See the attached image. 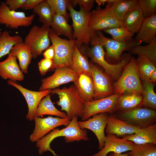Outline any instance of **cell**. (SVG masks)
<instances>
[{
	"label": "cell",
	"instance_id": "8",
	"mask_svg": "<svg viewBox=\"0 0 156 156\" xmlns=\"http://www.w3.org/2000/svg\"><path fill=\"white\" fill-rule=\"evenodd\" d=\"M97 36L92 38L91 45L98 43L101 45L106 50L107 57L110 60L118 61L125 51L131 50L138 45L134 39L127 42L118 41L105 37L100 31H96Z\"/></svg>",
	"mask_w": 156,
	"mask_h": 156
},
{
	"label": "cell",
	"instance_id": "19",
	"mask_svg": "<svg viewBox=\"0 0 156 156\" xmlns=\"http://www.w3.org/2000/svg\"><path fill=\"white\" fill-rule=\"evenodd\" d=\"M141 129L119 119L114 114L107 115L105 130L107 134H112L118 137H122L137 133Z\"/></svg>",
	"mask_w": 156,
	"mask_h": 156
},
{
	"label": "cell",
	"instance_id": "43",
	"mask_svg": "<svg viewBox=\"0 0 156 156\" xmlns=\"http://www.w3.org/2000/svg\"><path fill=\"white\" fill-rule=\"evenodd\" d=\"M43 0H26L22 9L24 10H30L33 8Z\"/></svg>",
	"mask_w": 156,
	"mask_h": 156
},
{
	"label": "cell",
	"instance_id": "13",
	"mask_svg": "<svg viewBox=\"0 0 156 156\" xmlns=\"http://www.w3.org/2000/svg\"><path fill=\"white\" fill-rule=\"evenodd\" d=\"M34 119L35 128L29 137V140L32 142L37 141L57 127L61 125L67 126L71 121L67 117L61 118L51 116L45 118L34 116Z\"/></svg>",
	"mask_w": 156,
	"mask_h": 156
},
{
	"label": "cell",
	"instance_id": "26",
	"mask_svg": "<svg viewBox=\"0 0 156 156\" xmlns=\"http://www.w3.org/2000/svg\"><path fill=\"white\" fill-rule=\"evenodd\" d=\"M69 68L79 74L92 77L90 62L81 53L75 44L73 51L72 61Z\"/></svg>",
	"mask_w": 156,
	"mask_h": 156
},
{
	"label": "cell",
	"instance_id": "34",
	"mask_svg": "<svg viewBox=\"0 0 156 156\" xmlns=\"http://www.w3.org/2000/svg\"><path fill=\"white\" fill-rule=\"evenodd\" d=\"M131 53L138 56H143L148 58L156 63V37L146 45H137L131 50Z\"/></svg>",
	"mask_w": 156,
	"mask_h": 156
},
{
	"label": "cell",
	"instance_id": "17",
	"mask_svg": "<svg viewBox=\"0 0 156 156\" xmlns=\"http://www.w3.org/2000/svg\"><path fill=\"white\" fill-rule=\"evenodd\" d=\"M8 83L16 88L23 96L27 102L28 108L26 118L29 121L33 120L38 104L44 97L50 93V90L34 91L26 89L15 81L10 80L8 81Z\"/></svg>",
	"mask_w": 156,
	"mask_h": 156
},
{
	"label": "cell",
	"instance_id": "39",
	"mask_svg": "<svg viewBox=\"0 0 156 156\" xmlns=\"http://www.w3.org/2000/svg\"><path fill=\"white\" fill-rule=\"evenodd\" d=\"M138 5L144 18L150 17L156 14V0H139Z\"/></svg>",
	"mask_w": 156,
	"mask_h": 156
},
{
	"label": "cell",
	"instance_id": "35",
	"mask_svg": "<svg viewBox=\"0 0 156 156\" xmlns=\"http://www.w3.org/2000/svg\"><path fill=\"white\" fill-rule=\"evenodd\" d=\"M142 105L154 110L156 109V94L154 85L149 81H143Z\"/></svg>",
	"mask_w": 156,
	"mask_h": 156
},
{
	"label": "cell",
	"instance_id": "15",
	"mask_svg": "<svg viewBox=\"0 0 156 156\" xmlns=\"http://www.w3.org/2000/svg\"><path fill=\"white\" fill-rule=\"evenodd\" d=\"M90 64L94 88V100L101 99L112 95L113 89L109 77L96 65L90 62Z\"/></svg>",
	"mask_w": 156,
	"mask_h": 156
},
{
	"label": "cell",
	"instance_id": "37",
	"mask_svg": "<svg viewBox=\"0 0 156 156\" xmlns=\"http://www.w3.org/2000/svg\"><path fill=\"white\" fill-rule=\"evenodd\" d=\"M128 156H156V144H135Z\"/></svg>",
	"mask_w": 156,
	"mask_h": 156
},
{
	"label": "cell",
	"instance_id": "5",
	"mask_svg": "<svg viewBox=\"0 0 156 156\" xmlns=\"http://www.w3.org/2000/svg\"><path fill=\"white\" fill-rule=\"evenodd\" d=\"M49 35L55 51L51 69L63 67H69L72 63L75 40L62 39L55 35L51 29Z\"/></svg>",
	"mask_w": 156,
	"mask_h": 156
},
{
	"label": "cell",
	"instance_id": "1",
	"mask_svg": "<svg viewBox=\"0 0 156 156\" xmlns=\"http://www.w3.org/2000/svg\"><path fill=\"white\" fill-rule=\"evenodd\" d=\"M78 116H74L69 124L65 128L61 129H54L48 134L36 142V146L38 148V153L42 155L44 152L48 151L54 156H59L51 148L50 144L56 138L60 136L64 137L67 143L79 141L81 140L88 141L86 130L80 129L78 124Z\"/></svg>",
	"mask_w": 156,
	"mask_h": 156
},
{
	"label": "cell",
	"instance_id": "3",
	"mask_svg": "<svg viewBox=\"0 0 156 156\" xmlns=\"http://www.w3.org/2000/svg\"><path fill=\"white\" fill-rule=\"evenodd\" d=\"M50 93L58 95L59 99L57 102L61 110L65 111L67 117L71 120L75 116L82 117L84 108V102L79 96L75 86L62 89L56 88L50 90Z\"/></svg>",
	"mask_w": 156,
	"mask_h": 156
},
{
	"label": "cell",
	"instance_id": "27",
	"mask_svg": "<svg viewBox=\"0 0 156 156\" xmlns=\"http://www.w3.org/2000/svg\"><path fill=\"white\" fill-rule=\"evenodd\" d=\"M142 95L135 93L121 94L117 100L115 112L129 110L142 105Z\"/></svg>",
	"mask_w": 156,
	"mask_h": 156
},
{
	"label": "cell",
	"instance_id": "11",
	"mask_svg": "<svg viewBox=\"0 0 156 156\" xmlns=\"http://www.w3.org/2000/svg\"><path fill=\"white\" fill-rule=\"evenodd\" d=\"M35 14L26 16L22 12L10 10L5 2L0 4V24L12 29L28 27L32 23Z\"/></svg>",
	"mask_w": 156,
	"mask_h": 156
},
{
	"label": "cell",
	"instance_id": "46",
	"mask_svg": "<svg viewBox=\"0 0 156 156\" xmlns=\"http://www.w3.org/2000/svg\"><path fill=\"white\" fill-rule=\"evenodd\" d=\"M129 153H117L111 152L107 156H128Z\"/></svg>",
	"mask_w": 156,
	"mask_h": 156
},
{
	"label": "cell",
	"instance_id": "30",
	"mask_svg": "<svg viewBox=\"0 0 156 156\" xmlns=\"http://www.w3.org/2000/svg\"><path fill=\"white\" fill-rule=\"evenodd\" d=\"M33 12L39 16L38 20L43 24L42 27L49 28L53 14L47 0H43L38 4L33 9Z\"/></svg>",
	"mask_w": 156,
	"mask_h": 156
},
{
	"label": "cell",
	"instance_id": "7",
	"mask_svg": "<svg viewBox=\"0 0 156 156\" xmlns=\"http://www.w3.org/2000/svg\"><path fill=\"white\" fill-rule=\"evenodd\" d=\"M109 0L107 4L103 9L98 6L90 12L89 25L95 31L123 25L122 22L114 15L112 10V4L114 1Z\"/></svg>",
	"mask_w": 156,
	"mask_h": 156
},
{
	"label": "cell",
	"instance_id": "41",
	"mask_svg": "<svg viewBox=\"0 0 156 156\" xmlns=\"http://www.w3.org/2000/svg\"><path fill=\"white\" fill-rule=\"evenodd\" d=\"M53 64V60L44 58L38 63V66L40 74L44 75L51 69Z\"/></svg>",
	"mask_w": 156,
	"mask_h": 156
},
{
	"label": "cell",
	"instance_id": "38",
	"mask_svg": "<svg viewBox=\"0 0 156 156\" xmlns=\"http://www.w3.org/2000/svg\"><path fill=\"white\" fill-rule=\"evenodd\" d=\"M52 9L53 15L59 14L63 16L68 21L70 17L67 11L69 0H47Z\"/></svg>",
	"mask_w": 156,
	"mask_h": 156
},
{
	"label": "cell",
	"instance_id": "44",
	"mask_svg": "<svg viewBox=\"0 0 156 156\" xmlns=\"http://www.w3.org/2000/svg\"><path fill=\"white\" fill-rule=\"evenodd\" d=\"M55 55V51L53 46L50 45L42 53L44 58L53 60Z\"/></svg>",
	"mask_w": 156,
	"mask_h": 156
},
{
	"label": "cell",
	"instance_id": "25",
	"mask_svg": "<svg viewBox=\"0 0 156 156\" xmlns=\"http://www.w3.org/2000/svg\"><path fill=\"white\" fill-rule=\"evenodd\" d=\"M144 18L137 4L125 15L122 21L123 25L134 34L138 31Z\"/></svg>",
	"mask_w": 156,
	"mask_h": 156
},
{
	"label": "cell",
	"instance_id": "42",
	"mask_svg": "<svg viewBox=\"0 0 156 156\" xmlns=\"http://www.w3.org/2000/svg\"><path fill=\"white\" fill-rule=\"evenodd\" d=\"M26 0H6L5 3L11 10L16 11L22 8Z\"/></svg>",
	"mask_w": 156,
	"mask_h": 156
},
{
	"label": "cell",
	"instance_id": "48",
	"mask_svg": "<svg viewBox=\"0 0 156 156\" xmlns=\"http://www.w3.org/2000/svg\"><path fill=\"white\" fill-rule=\"evenodd\" d=\"M2 33V32H1V31H0V36L1 35Z\"/></svg>",
	"mask_w": 156,
	"mask_h": 156
},
{
	"label": "cell",
	"instance_id": "10",
	"mask_svg": "<svg viewBox=\"0 0 156 156\" xmlns=\"http://www.w3.org/2000/svg\"><path fill=\"white\" fill-rule=\"evenodd\" d=\"M50 29L35 25L25 37L24 43L31 49L33 58H36L50 46L49 35Z\"/></svg>",
	"mask_w": 156,
	"mask_h": 156
},
{
	"label": "cell",
	"instance_id": "20",
	"mask_svg": "<svg viewBox=\"0 0 156 156\" xmlns=\"http://www.w3.org/2000/svg\"><path fill=\"white\" fill-rule=\"evenodd\" d=\"M16 57L8 54L4 60L0 62V76L5 79L16 81H22L24 79L23 73L16 61Z\"/></svg>",
	"mask_w": 156,
	"mask_h": 156
},
{
	"label": "cell",
	"instance_id": "23",
	"mask_svg": "<svg viewBox=\"0 0 156 156\" xmlns=\"http://www.w3.org/2000/svg\"><path fill=\"white\" fill-rule=\"evenodd\" d=\"M8 54L16 57L19 61V66L22 72L28 73V68L31 63L33 55L30 48L23 42L14 45Z\"/></svg>",
	"mask_w": 156,
	"mask_h": 156
},
{
	"label": "cell",
	"instance_id": "12",
	"mask_svg": "<svg viewBox=\"0 0 156 156\" xmlns=\"http://www.w3.org/2000/svg\"><path fill=\"white\" fill-rule=\"evenodd\" d=\"M121 94L115 93L91 102H84L82 120H86L91 116L101 113L114 112L117 100Z\"/></svg>",
	"mask_w": 156,
	"mask_h": 156
},
{
	"label": "cell",
	"instance_id": "31",
	"mask_svg": "<svg viewBox=\"0 0 156 156\" xmlns=\"http://www.w3.org/2000/svg\"><path fill=\"white\" fill-rule=\"evenodd\" d=\"M22 42H23V40L20 36H11L7 31L2 32L0 36V59L8 55L14 45Z\"/></svg>",
	"mask_w": 156,
	"mask_h": 156
},
{
	"label": "cell",
	"instance_id": "45",
	"mask_svg": "<svg viewBox=\"0 0 156 156\" xmlns=\"http://www.w3.org/2000/svg\"><path fill=\"white\" fill-rule=\"evenodd\" d=\"M148 81L153 83L155 82L156 81V70H154L152 73Z\"/></svg>",
	"mask_w": 156,
	"mask_h": 156
},
{
	"label": "cell",
	"instance_id": "2",
	"mask_svg": "<svg viewBox=\"0 0 156 156\" xmlns=\"http://www.w3.org/2000/svg\"><path fill=\"white\" fill-rule=\"evenodd\" d=\"M67 8L72 20L73 38L76 40V45L79 49L83 44L88 47L91 39L97 35L96 32L89 27L90 12L86 11L81 8L79 11L75 10L69 0Z\"/></svg>",
	"mask_w": 156,
	"mask_h": 156
},
{
	"label": "cell",
	"instance_id": "21",
	"mask_svg": "<svg viewBox=\"0 0 156 156\" xmlns=\"http://www.w3.org/2000/svg\"><path fill=\"white\" fill-rule=\"evenodd\" d=\"M134 39L138 45L148 44L156 37V14L144 18Z\"/></svg>",
	"mask_w": 156,
	"mask_h": 156
},
{
	"label": "cell",
	"instance_id": "32",
	"mask_svg": "<svg viewBox=\"0 0 156 156\" xmlns=\"http://www.w3.org/2000/svg\"><path fill=\"white\" fill-rule=\"evenodd\" d=\"M136 62L140 79L143 81H148L152 73L156 70V64L148 58L143 56H138Z\"/></svg>",
	"mask_w": 156,
	"mask_h": 156
},
{
	"label": "cell",
	"instance_id": "4",
	"mask_svg": "<svg viewBox=\"0 0 156 156\" xmlns=\"http://www.w3.org/2000/svg\"><path fill=\"white\" fill-rule=\"evenodd\" d=\"M125 66L114 84L115 93H135L142 95L143 88L137 70L136 59L131 57Z\"/></svg>",
	"mask_w": 156,
	"mask_h": 156
},
{
	"label": "cell",
	"instance_id": "6",
	"mask_svg": "<svg viewBox=\"0 0 156 156\" xmlns=\"http://www.w3.org/2000/svg\"><path fill=\"white\" fill-rule=\"evenodd\" d=\"M143 105L130 109L116 112L114 114L119 119L140 128L155 123L156 111Z\"/></svg>",
	"mask_w": 156,
	"mask_h": 156
},
{
	"label": "cell",
	"instance_id": "36",
	"mask_svg": "<svg viewBox=\"0 0 156 156\" xmlns=\"http://www.w3.org/2000/svg\"><path fill=\"white\" fill-rule=\"evenodd\" d=\"M103 31L111 35L113 39L123 42L131 41L134 34L123 26L106 29Z\"/></svg>",
	"mask_w": 156,
	"mask_h": 156
},
{
	"label": "cell",
	"instance_id": "24",
	"mask_svg": "<svg viewBox=\"0 0 156 156\" xmlns=\"http://www.w3.org/2000/svg\"><path fill=\"white\" fill-rule=\"evenodd\" d=\"M122 137L133 142L135 144L147 143L156 144V124L141 128L137 133L126 135Z\"/></svg>",
	"mask_w": 156,
	"mask_h": 156
},
{
	"label": "cell",
	"instance_id": "18",
	"mask_svg": "<svg viewBox=\"0 0 156 156\" xmlns=\"http://www.w3.org/2000/svg\"><path fill=\"white\" fill-rule=\"evenodd\" d=\"M135 145L133 142L125 138H120L114 135L108 134L106 136L103 148L92 156H107L111 152L122 153L131 151Z\"/></svg>",
	"mask_w": 156,
	"mask_h": 156
},
{
	"label": "cell",
	"instance_id": "29",
	"mask_svg": "<svg viewBox=\"0 0 156 156\" xmlns=\"http://www.w3.org/2000/svg\"><path fill=\"white\" fill-rule=\"evenodd\" d=\"M44 115H54L61 118L67 117L66 113L59 111L54 106L49 94L44 97L39 103L36 109L35 116L38 117Z\"/></svg>",
	"mask_w": 156,
	"mask_h": 156
},
{
	"label": "cell",
	"instance_id": "47",
	"mask_svg": "<svg viewBox=\"0 0 156 156\" xmlns=\"http://www.w3.org/2000/svg\"><path fill=\"white\" fill-rule=\"evenodd\" d=\"M107 0H96L95 1L98 5V6H100L101 5H104L105 3H107Z\"/></svg>",
	"mask_w": 156,
	"mask_h": 156
},
{
	"label": "cell",
	"instance_id": "16",
	"mask_svg": "<svg viewBox=\"0 0 156 156\" xmlns=\"http://www.w3.org/2000/svg\"><path fill=\"white\" fill-rule=\"evenodd\" d=\"M92 116V118L87 120L78 121V124L80 129L90 130L94 133L99 142V148L101 150L104 146L105 140V131L107 114L103 113Z\"/></svg>",
	"mask_w": 156,
	"mask_h": 156
},
{
	"label": "cell",
	"instance_id": "22",
	"mask_svg": "<svg viewBox=\"0 0 156 156\" xmlns=\"http://www.w3.org/2000/svg\"><path fill=\"white\" fill-rule=\"evenodd\" d=\"M74 83L79 96L84 102L94 100V88L92 77L80 74Z\"/></svg>",
	"mask_w": 156,
	"mask_h": 156
},
{
	"label": "cell",
	"instance_id": "9",
	"mask_svg": "<svg viewBox=\"0 0 156 156\" xmlns=\"http://www.w3.org/2000/svg\"><path fill=\"white\" fill-rule=\"evenodd\" d=\"M90 48L86 47L88 55L94 62L101 66L108 75L115 79L118 78L123 67L128 63L127 59H123L117 64H111L105 59V52L104 48L100 44L91 45Z\"/></svg>",
	"mask_w": 156,
	"mask_h": 156
},
{
	"label": "cell",
	"instance_id": "33",
	"mask_svg": "<svg viewBox=\"0 0 156 156\" xmlns=\"http://www.w3.org/2000/svg\"><path fill=\"white\" fill-rule=\"evenodd\" d=\"M137 4V0H115L112 10L116 18L122 21L126 14Z\"/></svg>",
	"mask_w": 156,
	"mask_h": 156
},
{
	"label": "cell",
	"instance_id": "28",
	"mask_svg": "<svg viewBox=\"0 0 156 156\" xmlns=\"http://www.w3.org/2000/svg\"><path fill=\"white\" fill-rule=\"evenodd\" d=\"M51 26L52 31L57 36L63 35L69 40H73L72 26L69 24L66 18L59 14L53 15Z\"/></svg>",
	"mask_w": 156,
	"mask_h": 156
},
{
	"label": "cell",
	"instance_id": "40",
	"mask_svg": "<svg viewBox=\"0 0 156 156\" xmlns=\"http://www.w3.org/2000/svg\"><path fill=\"white\" fill-rule=\"evenodd\" d=\"M95 0H69V2L74 8L77 5L85 10L90 12L93 8Z\"/></svg>",
	"mask_w": 156,
	"mask_h": 156
},
{
	"label": "cell",
	"instance_id": "14",
	"mask_svg": "<svg viewBox=\"0 0 156 156\" xmlns=\"http://www.w3.org/2000/svg\"><path fill=\"white\" fill-rule=\"evenodd\" d=\"M79 75V74L68 67L56 68L53 74L41 80L42 83L39 90H51L64 84L71 82H74Z\"/></svg>",
	"mask_w": 156,
	"mask_h": 156
}]
</instances>
